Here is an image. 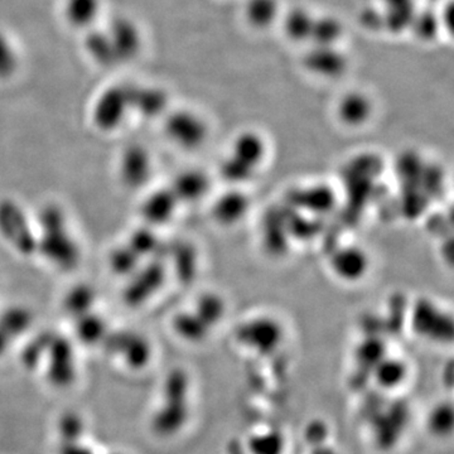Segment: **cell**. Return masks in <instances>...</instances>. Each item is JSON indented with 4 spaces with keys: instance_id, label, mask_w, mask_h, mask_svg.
<instances>
[{
    "instance_id": "cell-22",
    "label": "cell",
    "mask_w": 454,
    "mask_h": 454,
    "mask_svg": "<svg viewBox=\"0 0 454 454\" xmlns=\"http://www.w3.org/2000/svg\"><path fill=\"white\" fill-rule=\"evenodd\" d=\"M18 56L11 41L0 33V79H8L16 73Z\"/></svg>"
},
{
    "instance_id": "cell-12",
    "label": "cell",
    "mask_w": 454,
    "mask_h": 454,
    "mask_svg": "<svg viewBox=\"0 0 454 454\" xmlns=\"http://www.w3.org/2000/svg\"><path fill=\"white\" fill-rule=\"evenodd\" d=\"M100 0H66L65 16L77 28H86L97 20Z\"/></svg>"
},
{
    "instance_id": "cell-17",
    "label": "cell",
    "mask_w": 454,
    "mask_h": 454,
    "mask_svg": "<svg viewBox=\"0 0 454 454\" xmlns=\"http://www.w3.org/2000/svg\"><path fill=\"white\" fill-rule=\"evenodd\" d=\"M86 49L95 61L101 65H112L116 61L115 52L107 33H90L86 40Z\"/></svg>"
},
{
    "instance_id": "cell-15",
    "label": "cell",
    "mask_w": 454,
    "mask_h": 454,
    "mask_svg": "<svg viewBox=\"0 0 454 454\" xmlns=\"http://www.w3.org/2000/svg\"><path fill=\"white\" fill-rule=\"evenodd\" d=\"M429 432L439 438L450 435L453 429V408L448 403H441L433 406L427 420Z\"/></svg>"
},
{
    "instance_id": "cell-13",
    "label": "cell",
    "mask_w": 454,
    "mask_h": 454,
    "mask_svg": "<svg viewBox=\"0 0 454 454\" xmlns=\"http://www.w3.org/2000/svg\"><path fill=\"white\" fill-rule=\"evenodd\" d=\"M366 262L365 254L355 249H346L334 259L333 270L343 279H356L365 271Z\"/></svg>"
},
{
    "instance_id": "cell-4",
    "label": "cell",
    "mask_w": 454,
    "mask_h": 454,
    "mask_svg": "<svg viewBox=\"0 0 454 454\" xmlns=\"http://www.w3.org/2000/svg\"><path fill=\"white\" fill-rule=\"evenodd\" d=\"M303 66L315 76L337 79L348 71V59L339 46H312L304 55Z\"/></svg>"
},
{
    "instance_id": "cell-6",
    "label": "cell",
    "mask_w": 454,
    "mask_h": 454,
    "mask_svg": "<svg viewBox=\"0 0 454 454\" xmlns=\"http://www.w3.org/2000/svg\"><path fill=\"white\" fill-rule=\"evenodd\" d=\"M128 106H131L130 90L112 88L98 98L95 106V121L103 128H114L124 119Z\"/></svg>"
},
{
    "instance_id": "cell-14",
    "label": "cell",
    "mask_w": 454,
    "mask_h": 454,
    "mask_svg": "<svg viewBox=\"0 0 454 454\" xmlns=\"http://www.w3.org/2000/svg\"><path fill=\"white\" fill-rule=\"evenodd\" d=\"M130 100L131 106H139L142 112L149 115L162 113L167 106L166 94L160 89L130 90Z\"/></svg>"
},
{
    "instance_id": "cell-8",
    "label": "cell",
    "mask_w": 454,
    "mask_h": 454,
    "mask_svg": "<svg viewBox=\"0 0 454 454\" xmlns=\"http://www.w3.org/2000/svg\"><path fill=\"white\" fill-rule=\"evenodd\" d=\"M51 360L47 366V378L53 387H70L74 380L76 372H74V361L73 352L67 346L59 345L53 348L50 355Z\"/></svg>"
},
{
    "instance_id": "cell-9",
    "label": "cell",
    "mask_w": 454,
    "mask_h": 454,
    "mask_svg": "<svg viewBox=\"0 0 454 454\" xmlns=\"http://www.w3.org/2000/svg\"><path fill=\"white\" fill-rule=\"evenodd\" d=\"M282 14L279 0H247L244 4L245 22L256 31L270 28Z\"/></svg>"
},
{
    "instance_id": "cell-3",
    "label": "cell",
    "mask_w": 454,
    "mask_h": 454,
    "mask_svg": "<svg viewBox=\"0 0 454 454\" xmlns=\"http://www.w3.org/2000/svg\"><path fill=\"white\" fill-rule=\"evenodd\" d=\"M166 130L173 143L187 149L201 146L210 133L205 119L190 110L170 114L167 119Z\"/></svg>"
},
{
    "instance_id": "cell-5",
    "label": "cell",
    "mask_w": 454,
    "mask_h": 454,
    "mask_svg": "<svg viewBox=\"0 0 454 454\" xmlns=\"http://www.w3.org/2000/svg\"><path fill=\"white\" fill-rule=\"evenodd\" d=\"M375 112L372 98L361 90L345 92L336 104V116L348 128L365 127Z\"/></svg>"
},
{
    "instance_id": "cell-18",
    "label": "cell",
    "mask_w": 454,
    "mask_h": 454,
    "mask_svg": "<svg viewBox=\"0 0 454 454\" xmlns=\"http://www.w3.org/2000/svg\"><path fill=\"white\" fill-rule=\"evenodd\" d=\"M411 29L422 41H432L442 31L441 18L434 12L424 11L414 13L411 23Z\"/></svg>"
},
{
    "instance_id": "cell-1",
    "label": "cell",
    "mask_w": 454,
    "mask_h": 454,
    "mask_svg": "<svg viewBox=\"0 0 454 454\" xmlns=\"http://www.w3.org/2000/svg\"><path fill=\"white\" fill-rule=\"evenodd\" d=\"M191 415L190 382L184 372H170L164 382L162 402L152 417V432L172 438L186 427Z\"/></svg>"
},
{
    "instance_id": "cell-16",
    "label": "cell",
    "mask_w": 454,
    "mask_h": 454,
    "mask_svg": "<svg viewBox=\"0 0 454 454\" xmlns=\"http://www.w3.org/2000/svg\"><path fill=\"white\" fill-rule=\"evenodd\" d=\"M249 450L252 454H283V435L276 430L254 433L249 439Z\"/></svg>"
},
{
    "instance_id": "cell-20",
    "label": "cell",
    "mask_w": 454,
    "mask_h": 454,
    "mask_svg": "<svg viewBox=\"0 0 454 454\" xmlns=\"http://www.w3.org/2000/svg\"><path fill=\"white\" fill-rule=\"evenodd\" d=\"M247 211V201L244 197L234 195L221 197L217 205L216 214L223 223H234L241 219Z\"/></svg>"
},
{
    "instance_id": "cell-11",
    "label": "cell",
    "mask_w": 454,
    "mask_h": 454,
    "mask_svg": "<svg viewBox=\"0 0 454 454\" xmlns=\"http://www.w3.org/2000/svg\"><path fill=\"white\" fill-rule=\"evenodd\" d=\"M342 22L333 16H316L309 43L312 46H339L342 40Z\"/></svg>"
},
{
    "instance_id": "cell-24",
    "label": "cell",
    "mask_w": 454,
    "mask_h": 454,
    "mask_svg": "<svg viewBox=\"0 0 454 454\" xmlns=\"http://www.w3.org/2000/svg\"><path fill=\"white\" fill-rule=\"evenodd\" d=\"M113 454H122V453H113Z\"/></svg>"
},
{
    "instance_id": "cell-10",
    "label": "cell",
    "mask_w": 454,
    "mask_h": 454,
    "mask_svg": "<svg viewBox=\"0 0 454 454\" xmlns=\"http://www.w3.org/2000/svg\"><path fill=\"white\" fill-rule=\"evenodd\" d=\"M315 20V14L303 7L289 9L280 17L284 35L294 43H309Z\"/></svg>"
},
{
    "instance_id": "cell-23",
    "label": "cell",
    "mask_w": 454,
    "mask_h": 454,
    "mask_svg": "<svg viewBox=\"0 0 454 454\" xmlns=\"http://www.w3.org/2000/svg\"><path fill=\"white\" fill-rule=\"evenodd\" d=\"M59 454H95L94 450H90L85 444L80 442H61Z\"/></svg>"
},
{
    "instance_id": "cell-2",
    "label": "cell",
    "mask_w": 454,
    "mask_h": 454,
    "mask_svg": "<svg viewBox=\"0 0 454 454\" xmlns=\"http://www.w3.org/2000/svg\"><path fill=\"white\" fill-rule=\"evenodd\" d=\"M264 139L258 133H253V131L241 133L231 145L230 155L223 163V172L232 181H236V179L245 181L256 173L260 164L264 160Z\"/></svg>"
},
{
    "instance_id": "cell-21",
    "label": "cell",
    "mask_w": 454,
    "mask_h": 454,
    "mask_svg": "<svg viewBox=\"0 0 454 454\" xmlns=\"http://www.w3.org/2000/svg\"><path fill=\"white\" fill-rule=\"evenodd\" d=\"M57 428H59L61 442H80L85 430V423L82 415L70 411L59 418Z\"/></svg>"
},
{
    "instance_id": "cell-19",
    "label": "cell",
    "mask_w": 454,
    "mask_h": 454,
    "mask_svg": "<svg viewBox=\"0 0 454 454\" xmlns=\"http://www.w3.org/2000/svg\"><path fill=\"white\" fill-rule=\"evenodd\" d=\"M379 385L385 389H395L405 381L406 367L402 361H384L375 373Z\"/></svg>"
},
{
    "instance_id": "cell-7",
    "label": "cell",
    "mask_w": 454,
    "mask_h": 454,
    "mask_svg": "<svg viewBox=\"0 0 454 454\" xmlns=\"http://www.w3.org/2000/svg\"><path fill=\"white\" fill-rule=\"evenodd\" d=\"M107 35L112 42L116 59H130L138 55L142 47V35L130 20H116Z\"/></svg>"
}]
</instances>
